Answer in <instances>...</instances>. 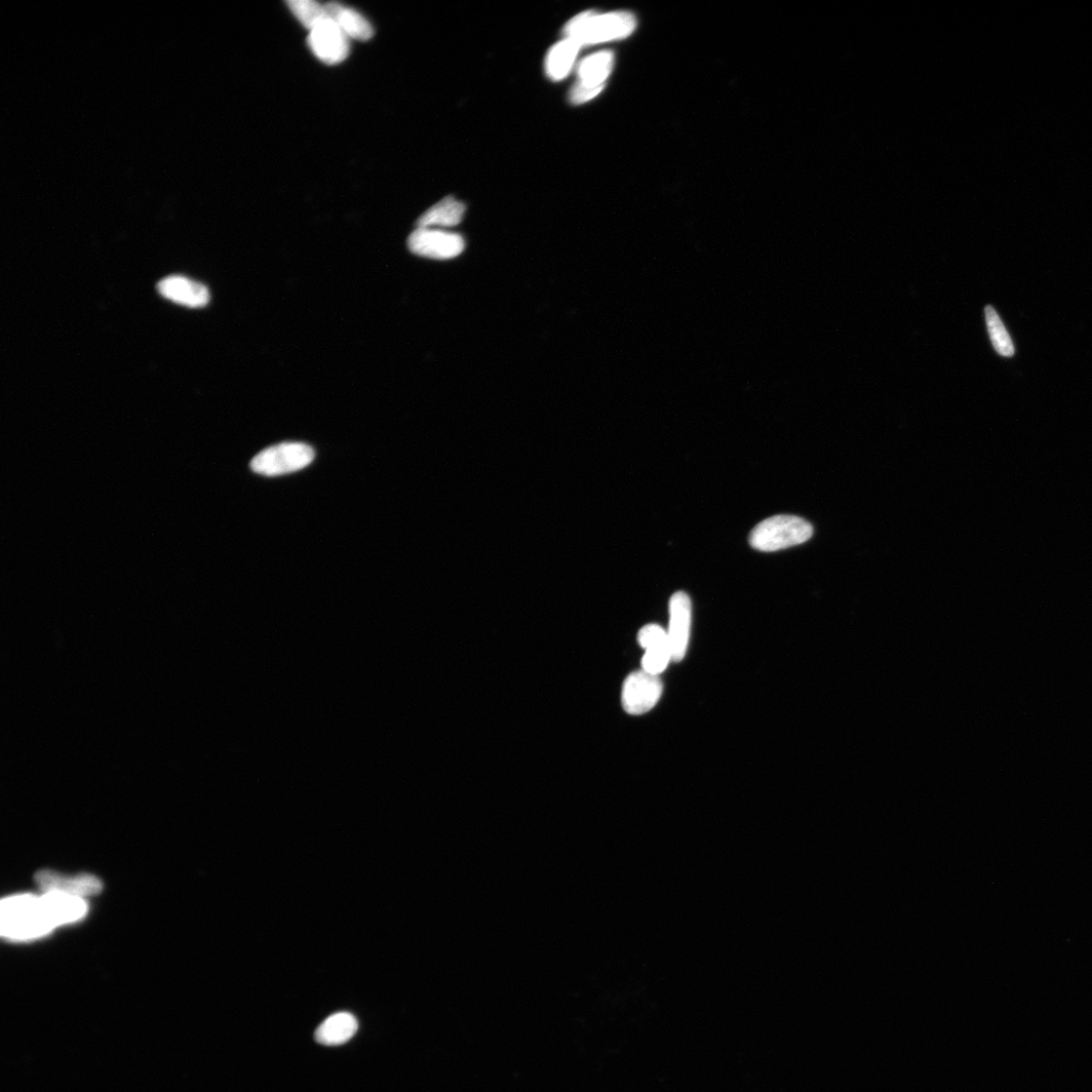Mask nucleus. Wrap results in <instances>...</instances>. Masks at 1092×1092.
Wrapping results in <instances>:
<instances>
[{
	"instance_id": "nucleus-3",
	"label": "nucleus",
	"mask_w": 1092,
	"mask_h": 1092,
	"mask_svg": "<svg viewBox=\"0 0 1092 1092\" xmlns=\"http://www.w3.org/2000/svg\"><path fill=\"white\" fill-rule=\"evenodd\" d=\"M813 534L812 525L800 517L776 515L751 531L749 542L757 551L772 553L807 542Z\"/></svg>"
},
{
	"instance_id": "nucleus-16",
	"label": "nucleus",
	"mask_w": 1092,
	"mask_h": 1092,
	"mask_svg": "<svg viewBox=\"0 0 1092 1092\" xmlns=\"http://www.w3.org/2000/svg\"><path fill=\"white\" fill-rule=\"evenodd\" d=\"M330 19L349 38L367 41L373 36V28L360 14L337 3L326 6Z\"/></svg>"
},
{
	"instance_id": "nucleus-6",
	"label": "nucleus",
	"mask_w": 1092,
	"mask_h": 1092,
	"mask_svg": "<svg viewBox=\"0 0 1092 1092\" xmlns=\"http://www.w3.org/2000/svg\"><path fill=\"white\" fill-rule=\"evenodd\" d=\"M461 235L431 228H418L408 239L410 251L433 260H451L465 250Z\"/></svg>"
},
{
	"instance_id": "nucleus-11",
	"label": "nucleus",
	"mask_w": 1092,
	"mask_h": 1092,
	"mask_svg": "<svg viewBox=\"0 0 1092 1092\" xmlns=\"http://www.w3.org/2000/svg\"><path fill=\"white\" fill-rule=\"evenodd\" d=\"M157 287L164 298L189 308H202L210 302V292L206 285L181 275L168 276Z\"/></svg>"
},
{
	"instance_id": "nucleus-12",
	"label": "nucleus",
	"mask_w": 1092,
	"mask_h": 1092,
	"mask_svg": "<svg viewBox=\"0 0 1092 1092\" xmlns=\"http://www.w3.org/2000/svg\"><path fill=\"white\" fill-rule=\"evenodd\" d=\"M614 65V55L610 51H601L592 54L578 66V84L585 86V88L602 92L605 89L606 82L612 72Z\"/></svg>"
},
{
	"instance_id": "nucleus-4",
	"label": "nucleus",
	"mask_w": 1092,
	"mask_h": 1092,
	"mask_svg": "<svg viewBox=\"0 0 1092 1092\" xmlns=\"http://www.w3.org/2000/svg\"><path fill=\"white\" fill-rule=\"evenodd\" d=\"M315 458L314 449L305 443L284 442L258 453L250 464L252 471L275 477L301 471Z\"/></svg>"
},
{
	"instance_id": "nucleus-17",
	"label": "nucleus",
	"mask_w": 1092,
	"mask_h": 1092,
	"mask_svg": "<svg viewBox=\"0 0 1092 1092\" xmlns=\"http://www.w3.org/2000/svg\"><path fill=\"white\" fill-rule=\"evenodd\" d=\"M466 206L452 196L427 210L418 220V228L453 227L463 221Z\"/></svg>"
},
{
	"instance_id": "nucleus-18",
	"label": "nucleus",
	"mask_w": 1092,
	"mask_h": 1092,
	"mask_svg": "<svg viewBox=\"0 0 1092 1092\" xmlns=\"http://www.w3.org/2000/svg\"><path fill=\"white\" fill-rule=\"evenodd\" d=\"M986 319L989 336L996 353L1004 357H1012L1015 355V347L1013 340L998 314L991 306L986 308Z\"/></svg>"
},
{
	"instance_id": "nucleus-19",
	"label": "nucleus",
	"mask_w": 1092,
	"mask_h": 1092,
	"mask_svg": "<svg viewBox=\"0 0 1092 1092\" xmlns=\"http://www.w3.org/2000/svg\"><path fill=\"white\" fill-rule=\"evenodd\" d=\"M286 4L297 19L308 27L310 31L330 20L327 8L313 2V0H290V2Z\"/></svg>"
},
{
	"instance_id": "nucleus-2",
	"label": "nucleus",
	"mask_w": 1092,
	"mask_h": 1092,
	"mask_svg": "<svg viewBox=\"0 0 1092 1092\" xmlns=\"http://www.w3.org/2000/svg\"><path fill=\"white\" fill-rule=\"evenodd\" d=\"M636 26V18L627 12L597 14L588 11L573 17L566 24L565 34L582 47L624 39Z\"/></svg>"
},
{
	"instance_id": "nucleus-13",
	"label": "nucleus",
	"mask_w": 1092,
	"mask_h": 1092,
	"mask_svg": "<svg viewBox=\"0 0 1092 1092\" xmlns=\"http://www.w3.org/2000/svg\"><path fill=\"white\" fill-rule=\"evenodd\" d=\"M358 1023L350 1013H337L326 1019L315 1030V1039L325 1046L349 1042L357 1033Z\"/></svg>"
},
{
	"instance_id": "nucleus-14",
	"label": "nucleus",
	"mask_w": 1092,
	"mask_h": 1092,
	"mask_svg": "<svg viewBox=\"0 0 1092 1092\" xmlns=\"http://www.w3.org/2000/svg\"><path fill=\"white\" fill-rule=\"evenodd\" d=\"M42 897L55 927L77 922L88 911L83 899L59 893L44 894Z\"/></svg>"
},
{
	"instance_id": "nucleus-5",
	"label": "nucleus",
	"mask_w": 1092,
	"mask_h": 1092,
	"mask_svg": "<svg viewBox=\"0 0 1092 1092\" xmlns=\"http://www.w3.org/2000/svg\"><path fill=\"white\" fill-rule=\"evenodd\" d=\"M663 693V683L658 675L645 670L630 674L622 688V705L631 715H642L651 710Z\"/></svg>"
},
{
	"instance_id": "nucleus-1",
	"label": "nucleus",
	"mask_w": 1092,
	"mask_h": 1092,
	"mask_svg": "<svg viewBox=\"0 0 1092 1092\" xmlns=\"http://www.w3.org/2000/svg\"><path fill=\"white\" fill-rule=\"evenodd\" d=\"M55 925L43 897L21 895L2 902V935L16 941L49 934Z\"/></svg>"
},
{
	"instance_id": "nucleus-7",
	"label": "nucleus",
	"mask_w": 1092,
	"mask_h": 1092,
	"mask_svg": "<svg viewBox=\"0 0 1092 1092\" xmlns=\"http://www.w3.org/2000/svg\"><path fill=\"white\" fill-rule=\"evenodd\" d=\"M308 43L315 56L329 65L341 63L350 53L349 37L331 19L313 28Z\"/></svg>"
},
{
	"instance_id": "nucleus-15",
	"label": "nucleus",
	"mask_w": 1092,
	"mask_h": 1092,
	"mask_svg": "<svg viewBox=\"0 0 1092 1092\" xmlns=\"http://www.w3.org/2000/svg\"><path fill=\"white\" fill-rule=\"evenodd\" d=\"M581 46L571 39L565 38L556 44L546 55L545 72L554 81L565 79L576 63Z\"/></svg>"
},
{
	"instance_id": "nucleus-8",
	"label": "nucleus",
	"mask_w": 1092,
	"mask_h": 1092,
	"mask_svg": "<svg viewBox=\"0 0 1092 1092\" xmlns=\"http://www.w3.org/2000/svg\"><path fill=\"white\" fill-rule=\"evenodd\" d=\"M670 623L667 631L673 662L685 657L693 622V603L682 591L676 592L669 603Z\"/></svg>"
},
{
	"instance_id": "nucleus-9",
	"label": "nucleus",
	"mask_w": 1092,
	"mask_h": 1092,
	"mask_svg": "<svg viewBox=\"0 0 1092 1092\" xmlns=\"http://www.w3.org/2000/svg\"><path fill=\"white\" fill-rule=\"evenodd\" d=\"M639 643L646 650L643 670L653 675L664 672L672 660L667 631L657 624L646 625L640 631Z\"/></svg>"
},
{
	"instance_id": "nucleus-10",
	"label": "nucleus",
	"mask_w": 1092,
	"mask_h": 1092,
	"mask_svg": "<svg viewBox=\"0 0 1092 1092\" xmlns=\"http://www.w3.org/2000/svg\"><path fill=\"white\" fill-rule=\"evenodd\" d=\"M36 882L44 894L59 893L79 899L96 896L102 890L100 880L91 875L73 877L45 870L37 873Z\"/></svg>"
}]
</instances>
